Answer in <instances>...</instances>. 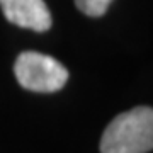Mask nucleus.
<instances>
[{"label":"nucleus","mask_w":153,"mask_h":153,"mask_svg":"<svg viewBox=\"0 0 153 153\" xmlns=\"http://www.w3.org/2000/svg\"><path fill=\"white\" fill-rule=\"evenodd\" d=\"M153 150V109L134 107L116 116L100 140V153H148Z\"/></svg>","instance_id":"obj_1"},{"label":"nucleus","mask_w":153,"mask_h":153,"mask_svg":"<svg viewBox=\"0 0 153 153\" xmlns=\"http://www.w3.org/2000/svg\"><path fill=\"white\" fill-rule=\"evenodd\" d=\"M0 9L9 22L38 33L51 27V12L44 0H0Z\"/></svg>","instance_id":"obj_3"},{"label":"nucleus","mask_w":153,"mask_h":153,"mask_svg":"<svg viewBox=\"0 0 153 153\" xmlns=\"http://www.w3.org/2000/svg\"><path fill=\"white\" fill-rule=\"evenodd\" d=\"M112 0H75L78 10L90 17H100L104 16L105 10L109 9Z\"/></svg>","instance_id":"obj_4"},{"label":"nucleus","mask_w":153,"mask_h":153,"mask_svg":"<svg viewBox=\"0 0 153 153\" xmlns=\"http://www.w3.org/2000/svg\"><path fill=\"white\" fill-rule=\"evenodd\" d=\"M17 82L31 92H58L68 82V70L58 60L38 51H24L14 65Z\"/></svg>","instance_id":"obj_2"}]
</instances>
